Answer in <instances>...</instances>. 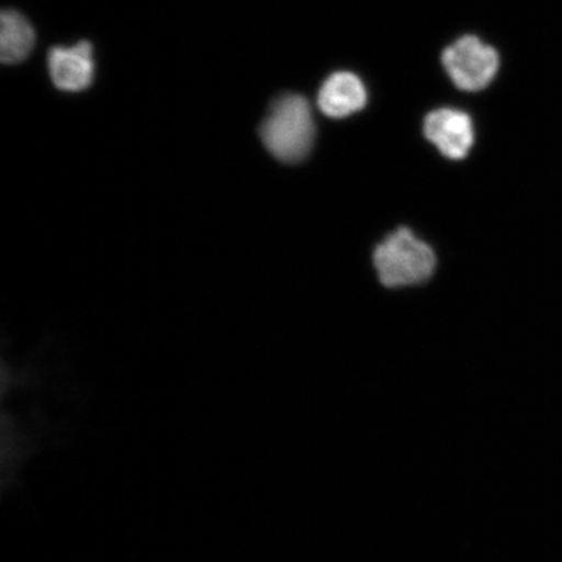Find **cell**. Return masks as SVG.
<instances>
[{"label": "cell", "instance_id": "3957f363", "mask_svg": "<svg viewBox=\"0 0 562 562\" xmlns=\"http://www.w3.org/2000/svg\"><path fill=\"white\" fill-rule=\"evenodd\" d=\"M441 60L454 86L465 91L487 88L501 65L495 48L474 35H465L448 46Z\"/></svg>", "mask_w": 562, "mask_h": 562}, {"label": "cell", "instance_id": "277c9868", "mask_svg": "<svg viewBox=\"0 0 562 562\" xmlns=\"http://www.w3.org/2000/svg\"><path fill=\"white\" fill-rule=\"evenodd\" d=\"M425 136L449 159L468 157L474 144L472 119L465 112L440 109L425 119Z\"/></svg>", "mask_w": 562, "mask_h": 562}, {"label": "cell", "instance_id": "6da1fadb", "mask_svg": "<svg viewBox=\"0 0 562 562\" xmlns=\"http://www.w3.org/2000/svg\"><path fill=\"white\" fill-rule=\"evenodd\" d=\"M266 149L284 164H299L311 154L315 123L311 103L300 94H284L271 104L261 131Z\"/></svg>", "mask_w": 562, "mask_h": 562}, {"label": "cell", "instance_id": "8992f818", "mask_svg": "<svg viewBox=\"0 0 562 562\" xmlns=\"http://www.w3.org/2000/svg\"><path fill=\"white\" fill-rule=\"evenodd\" d=\"M368 93L360 77L350 72H336L323 83L318 105L328 117L353 115L367 105Z\"/></svg>", "mask_w": 562, "mask_h": 562}, {"label": "cell", "instance_id": "52a82bcc", "mask_svg": "<svg viewBox=\"0 0 562 562\" xmlns=\"http://www.w3.org/2000/svg\"><path fill=\"white\" fill-rule=\"evenodd\" d=\"M35 44L33 26L21 13L7 10L0 20V58L5 65H16L31 55Z\"/></svg>", "mask_w": 562, "mask_h": 562}, {"label": "cell", "instance_id": "7a4b0ae2", "mask_svg": "<svg viewBox=\"0 0 562 562\" xmlns=\"http://www.w3.org/2000/svg\"><path fill=\"white\" fill-rule=\"evenodd\" d=\"M374 265L384 286H409L434 276L437 256L409 228H400L376 246Z\"/></svg>", "mask_w": 562, "mask_h": 562}, {"label": "cell", "instance_id": "5b68a950", "mask_svg": "<svg viewBox=\"0 0 562 562\" xmlns=\"http://www.w3.org/2000/svg\"><path fill=\"white\" fill-rule=\"evenodd\" d=\"M47 66L56 88L68 93L86 90L94 80L93 46L81 41L70 47H54L48 53Z\"/></svg>", "mask_w": 562, "mask_h": 562}]
</instances>
